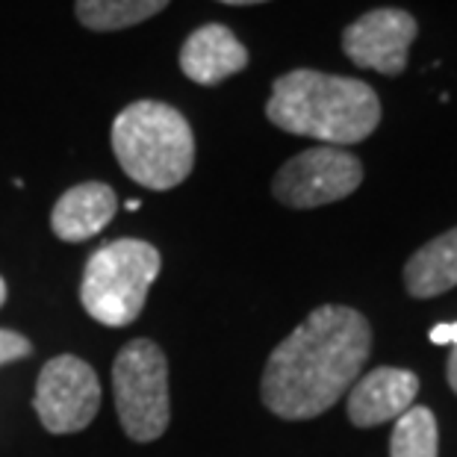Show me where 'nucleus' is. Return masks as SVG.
I'll use <instances>...</instances> for the list:
<instances>
[{
    "label": "nucleus",
    "instance_id": "obj_20",
    "mask_svg": "<svg viewBox=\"0 0 457 457\" xmlns=\"http://www.w3.org/2000/svg\"><path fill=\"white\" fill-rule=\"evenodd\" d=\"M139 207H142L139 201H128V204H124V210H130V212H136V210H139Z\"/></svg>",
    "mask_w": 457,
    "mask_h": 457
},
{
    "label": "nucleus",
    "instance_id": "obj_6",
    "mask_svg": "<svg viewBox=\"0 0 457 457\" xmlns=\"http://www.w3.org/2000/svg\"><path fill=\"white\" fill-rule=\"evenodd\" d=\"M363 183V162L343 148H310L287 160L271 180V195L284 207L313 210L343 201Z\"/></svg>",
    "mask_w": 457,
    "mask_h": 457
},
{
    "label": "nucleus",
    "instance_id": "obj_4",
    "mask_svg": "<svg viewBox=\"0 0 457 457\" xmlns=\"http://www.w3.org/2000/svg\"><path fill=\"white\" fill-rule=\"evenodd\" d=\"M160 251L145 239H112L83 269L80 301L95 322L124 328L142 313L148 289L160 275Z\"/></svg>",
    "mask_w": 457,
    "mask_h": 457
},
{
    "label": "nucleus",
    "instance_id": "obj_9",
    "mask_svg": "<svg viewBox=\"0 0 457 457\" xmlns=\"http://www.w3.org/2000/svg\"><path fill=\"white\" fill-rule=\"evenodd\" d=\"M416 393H420V378L411 369H372L369 375L357 378L348 390V420L357 428H375L398 420L413 407Z\"/></svg>",
    "mask_w": 457,
    "mask_h": 457
},
{
    "label": "nucleus",
    "instance_id": "obj_1",
    "mask_svg": "<svg viewBox=\"0 0 457 457\" xmlns=\"http://www.w3.org/2000/svg\"><path fill=\"white\" fill-rule=\"evenodd\" d=\"M372 354V328L352 307H316L262 369V404L298 422L330 411L354 386Z\"/></svg>",
    "mask_w": 457,
    "mask_h": 457
},
{
    "label": "nucleus",
    "instance_id": "obj_3",
    "mask_svg": "<svg viewBox=\"0 0 457 457\" xmlns=\"http://www.w3.org/2000/svg\"><path fill=\"white\" fill-rule=\"evenodd\" d=\"M112 151L124 174L145 189L180 187L195 165L187 115L162 101H133L112 121Z\"/></svg>",
    "mask_w": 457,
    "mask_h": 457
},
{
    "label": "nucleus",
    "instance_id": "obj_16",
    "mask_svg": "<svg viewBox=\"0 0 457 457\" xmlns=\"http://www.w3.org/2000/svg\"><path fill=\"white\" fill-rule=\"evenodd\" d=\"M434 345H457V322L454 325H436L431 330Z\"/></svg>",
    "mask_w": 457,
    "mask_h": 457
},
{
    "label": "nucleus",
    "instance_id": "obj_18",
    "mask_svg": "<svg viewBox=\"0 0 457 457\" xmlns=\"http://www.w3.org/2000/svg\"><path fill=\"white\" fill-rule=\"evenodd\" d=\"M219 4H228V6H254V4H266V0H219Z\"/></svg>",
    "mask_w": 457,
    "mask_h": 457
},
{
    "label": "nucleus",
    "instance_id": "obj_7",
    "mask_svg": "<svg viewBox=\"0 0 457 457\" xmlns=\"http://www.w3.org/2000/svg\"><path fill=\"white\" fill-rule=\"evenodd\" d=\"M33 407L51 434H77L89 428L101 407V384L95 369L74 354L47 360L38 372Z\"/></svg>",
    "mask_w": 457,
    "mask_h": 457
},
{
    "label": "nucleus",
    "instance_id": "obj_2",
    "mask_svg": "<svg viewBox=\"0 0 457 457\" xmlns=\"http://www.w3.org/2000/svg\"><path fill=\"white\" fill-rule=\"evenodd\" d=\"M266 119L284 133L345 148L375 133L381 101L372 86L354 77L295 68L271 83Z\"/></svg>",
    "mask_w": 457,
    "mask_h": 457
},
{
    "label": "nucleus",
    "instance_id": "obj_5",
    "mask_svg": "<svg viewBox=\"0 0 457 457\" xmlns=\"http://www.w3.org/2000/svg\"><path fill=\"white\" fill-rule=\"evenodd\" d=\"M115 411L124 434L136 443H154L171 420L169 363L157 343L133 339L112 363Z\"/></svg>",
    "mask_w": 457,
    "mask_h": 457
},
{
    "label": "nucleus",
    "instance_id": "obj_13",
    "mask_svg": "<svg viewBox=\"0 0 457 457\" xmlns=\"http://www.w3.org/2000/svg\"><path fill=\"white\" fill-rule=\"evenodd\" d=\"M171 0H77L74 12L86 30L115 33L160 15Z\"/></svg>",
    "mask_w": 457,
    "mask_h": 457
},
{
    "label": "nucleus",
    "instance_id": "obj_19",
    "mask_svg": "<svg viewBox=\"0 0 457 457\" xmlns=\"http://www.w3.org/2000/svg\"><path fill=\"white\" fill-rule=\"evenodd\" d=\"M4 301H6V280L0 278V307H4Z\"/></svg>",
    "mask_w": 457,
    "mask_h": 457
},
{
    "label": "nucleus",
    "instance_id": "obj_8",
    "mask_svg": "<svg viewBox=\"0 0 457 457\" xmlns=\"http://www.w3.org/2000/svg\"><path fill=\"white\" fill-rule=\"evenodd\" d=\"M416 36H420V24L411 12L381 6L345 27L343 51L357 68L398 77L411 60V45Z\"/></svg>",
    "mask_w": 457,
    "mask_h": 457
},
{
    "label": "nucleus",
    "instance_id": "obj_14",
    "mask_svg": "<svg viewBox=\"0 0 457 457\" xmlns=\"http://www.w3.org/2000/svg\"><path fill=\"white\" fill-rule=\"evenodd\" d=\"M440 452V431L428 407H411L395 420L390 436V457H436Z\"/></svg>",
    "mask_w": 457,
    "mask_h": 457
},
{
    "label": "nucleus",
    "instance_id": "obj_17",
    "mask_svg": "<svg viewBox=\"0 0 457 457\" xmlns=\"http://www.w3.org/2000/svg\"><path fill=\"white\" fill-rule=\"evenodd\" d=\"M445 378H449V386L457 393V345L452 348V357H449V366H445Z\"/></svg>",
    "mask_w": 457,
    "mask_h": 457
},
{
    "label": "nucleus",
    "instance_id": "obj_10",
    "mask_svg": "<svg viewBox=\"0 0 457 457\" xmlns=\"http://www.w3.org/2000/svg\"><path fill=\"white\" fill-rule=\"evenodd\" d=\"M248 47L225 24H204L180 47V71L198 86H219L245 71Z\"/></svg>",
    "mask_w": 457,
    "mask_h": 457
},
{
    "label": "nucleus",
    "instance_id": "obj_12",
    "mask_svg": "<svg viewBox=\"0 0 457 457\" xmlns=\"http://www.w3.org/2000/svg\"><path fill=\"white\" fill-rule=\"evenodd\" d=\"M404 287L413 298H436L457 287V228L425 242L404 262Z\"/></svg>",
    "mask_w": 457,
    "mask_h": 457
},
{
    "label": "nucleus",
    "instance_id": "obj_11",
    "mask_svg": "<svg viewBox=\"0 0 457 457\" xmlns=\"http://www.w3.org/2000/svg\"><path fill=\"white\" fill-rule=\"evenodd\" d=\"M119 212V198L115 189L101 180L77 183L68 192H62L60 201L51 210V228L54 237L62 242H83L101 233Z\"/></svg>",
    "mask_w": 457,
    "mask_h": 457
},
{
    "label": "nucleus",
    "instance_id": "obj_15",
    "mask_svg": "<svg viewBox=\"0 0 457 457\" xmlns=\"http://www.w3.org/2000/svg\"><path fill=\"white\" fill-rule=\"evenodd\" d=\"M30 352H33V345L24 334L0 328V366L12 363V360H21V357H30Z\"/></svg>",
    "mask_w": 457,
    "mask_h": 457
}]
</instances>
